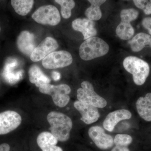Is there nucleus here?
<instances>
[{"instance_id":"f257e3e1","label":"nucleus","mask_w":151,"mask_h":151,"mask_svg":"<svg viewBox=\"0 0 151 151\" xmlns=\"http://www.w3.org/2000/svg\"><path fill=\"white\" fill-rule=\"evenodd\" d=\"M47 120L51 133L58 140L61 142L68 140L73 127L70 118L63 113L52 111L47 115Z\"/></svg>"},{"instance_id":"f03ea898","label":"nucleus","mask_w":151,"mask_h":151,"mask_svg":"<svg viewBox=\"0 0 151 151\" xmlns=\"http://www.w3.org/2000/svg\"><path fill=\"white\" fill-rule=\"evenodd\" d=\"M109 49L108 44L102 39L93 37L81 44L79 49V56L83 60H92L107 54Z\"/></svg>"},{"instance_id":"7ed1b4c3","label":"nucleus","mask_w":151,"mask_h":151,"mask_svg":"<svg viewBox=\"0 0 151 151\" xmlns=\"http://www.w3.org/2000/svg\"><path fill=\"white\" fill-rule=\"evenodd\" d=\"M123 65L127 71L133 75L135 84L139 86L143 85L150 73L148 63L136 56H128L124 59Z\"/></svg>"},{"instance_id":"20e7f679","label":"nucleus","mask_w":151,"mask_h":151,"mask_svg":"<svg viewBox=\"0 0 151 151\" xmlns=\"http://www.w3.org/2000/svg\"><path fill=\"white\" fill-rule=\"evenodd\" d=\"M39 90L41 93L51 96L54 104L60 108L65 107L70 101L71 89L67 84H44L39 87Z\"/></svg>"},{"instance_id":"39448f33","label":"nucleus","mask_w":151,"mask_h":151,"mask_svg":"<svg viewBox=\"0 0 151 151\" xmlns=\"http://www.w3.org/2000/svg\"><path fill=\"white\" fill-rule=\"evenodd\" d=\"M81 88L77 91L78 100L88 103L97 108H104L107 105V102L104 98L98 95L94 91L93 85L88 81L81 83Z\"/></svg>"},{"instance_id":"423d86ee","label":"nucleus","mask_w":151,"mask_h":151,"mask_svg":"<svg viewBox=\"0 0 151 151\" xmlns=\"http://www.w3.org/2000/svg\"><path fill=\"white\" fill-rule=\"evenodd\" d=\"M33 19L40 24L57 25L60 22L61 17L58 10L52 5L42 6L32 14Z\"/></svg>"},{"instance_id":"0eeeda50","label":"nucleus","mask_w":151,"mask_h":151,"mask_svg":"<svg viewBox=\"0 0 151 151\" xmlns=\"http://www.w3.org/2000/svg\"><path fill=\"white\" fill-rule=\"evenodd\" d=\"M73 58L70 52L65 50L54 51L43 58L42 65L47 69L62 68L70 65Z\"/></svg>"},{"instance_id":"6e6552de","label":"nucleus","mask_w":151,"mask_h":151,"mask_svg":"<svg viewBox=\"0 0 151 151\" xmlns=\"http://www.w3.org/2000/svg\"><path fill=\"white\" fill-rule=\"evenodd\" d=\"M21 116L14 111L0 113V135H4L15 130L20 125Z\"/></svg>"},{"instance_id":"1a4fd4ad","label":"nucleus","mask_w":151,"mask_h":151,"mask_svg":"<svg viewBox=\"0 0 151 151\" xmlns=\"http://www.w3.org/2000/svg\"><path fill=\"white\" fill-rule=\"evenodd\" d=\"M88 134L96 146L101 150H108L111 148L114 145L113 137L106 134L103 128L99 126L90 127Z\"/></svg>"},{"instance_id":"9d476101","label":"nucleus","mask_w":151,"mask_h":151,"mask_svg":"<svg viewBox=\"0 0 151 151\" xmlns=\"http://www.w3.org/2000/svg\"><path fill=\"white\" fill-rule=\"evenodd\" d=\"M58 44L53 38L48 37L35 47L30 56L33 62L40 61L58 48Z\"/></svg>"},{"instance_id":"9b49d317","label":"nucleus","mask_w":151,"mask_h":151,"mask_svg":"<svg viewBox=\"0 0 151 151\" xmlns=\"http://www.w3.org/2000/svg\"><path fill=\"white\" fill-rule=\"evenodd\" d=\"M74 108L81 115V120L86 124H90L98 121L100 114L97 107L77 100L73 104Z\"/></svg>"},{"instance_id":"f8f14e48","label":"nucleus","mask_w":151,"mask_h":151,"mask_svg":"<svg viewBox=\"0 0 151 151\" xmlns=\"http://www.w3.org/2000/svg\"><path fill=\"white\" fill-rule=\"evenodd\" d=\"M17 45L22 53L27 56H30L36 47L34 35L28 31H23L17 38Z\"/></svg>"},{"instance_id":"ddd939ff","label":"nucleus","mask_w":151,"mask_h":151,"mask_svg":"<svg viewBox=\"0 0 151 151\" xmlns=\"http://www.w3.org/2000/svg\"><path fill=\"white\" fill-rule=\"evenodd\" d=\"M72 26L75 31L82 34L84 40L97 35V31L95 27V23L88 18L76 19L72 22Z\"/></svg>"},{"instance_id":"4468645a","label":"nucleus","mask_w":151,"mask_h":151,"mask_svg":"<svg viewBox=\"0 0 151 151\" xmlns=\"http://www.w3.org/2000/svg\"><path fill=\"white\" fill-rule=\"evenodd\" d=\"M132 113L126 109L113 111L107 115L103 123V127L109 132H113L119 122L132 118Z\"/></svg>"},{"instance_id":"2eb2a0df","label":"nucleus","mask_w":151,"mask_h":151,"mask_svg":"<svg viewBox=\"0 0 151 151\" xmlns=\"http://www.w3.org/2000/svg\"><path fill=\"white\" fill-rule=\"evenodd\" d=\"M58 140L50 132H44L38 136L37 142L42 151H63L57 146Z\"/></svg>"},{"instance_id":"dca6fc26","label":"nucleus","mask_w":151,"mask_h":151,"mask_svg":"<svg viewBox=\"0 0 151 151\" xmlns=\"http://www.w3.org/2000/svg\"><path fill=\"white\" fill-rule=\"evenodd\" d=\"M136 107L138 114L147 122H151V93L146 94L137 100Z\"/></svg>"},{"instance_id":"f3484780","label":"nucleus","mask_w":151,"mask_h":151,"mask_svg":"<svg viewBox=\"0 0 151 151\" xmlns=\"http://www.w3.org/2000/svg\"><path fill=\"white\" fill-rule=\"evenodd\" d=\"M29 81L35 84L37 87L44 84H50V79L42 72L37 65H34L31 66L29 70Z\"/></svg>"},{"instance_id":"a211bd4d","label":"nucleus","mask_w":151,"mask_h":151,"mask_svg":"<svg viewBox=\"0 0 151 151\" xmlns=\"http://www.w3.org/2000/svg\"><path fill=\"white\" fill-rule=\"evenodd\" d=\"M129 44L132 51L135 52L141 51L147 45L151 48V36L145 33H139L129 41Z\"/></svg>"},{"instance_id":"6ab92c4d","label":"nucleus","mask_w":151,"mask_h":151,"mask_svg":"<svg viewBox=\"0 0 151 151\" xmlns=\"http://www.w3.org/2000/svg\"><path fill=\"white\" fill-rule=\"evenodd\" d=\"M91 6L86 9L85 15L87 18L91 20H99L102 16L100 6L104 4L107 0H87Z\"/></svg>"},{"instance_id":"aec40b11","label":"nucleus","mask_w":151,"mask_h":151,"mask_svg":"<svg viewBox=\"0 0 151 151\" xmlns=\"http://www.w3.org/2000/svg\"><path fill=\"white\" fill-rule=\"evenodd\" d=\"M34 0H11V4L18 14L26 16L32 9Z\"/></svg>"},{"instance_id":"412c9836","label":"nucleus","mask_w":151,"mask_h":151,"mask_svg":"<svg viewBox=\"0 0 151 151\" xmlns=\"http://www.w3.org/2000/svg\"><path fill=\"white\" fill-rule=\"evenodd\" d=\"M116 33L121 39L129 40L134 35V29L130 22L121 21L116 28Z\"/></svg>"},{"instance_id":"4be33fe9","label":"nucleus","mask_w":151,"mask_h":151,"mask_svg":"<svg viewBox=\"0 0 151 151\" xmlns=\"http://www.w3.org/2000/svg\"><path fill=\"white\" fill-rule=\"evenodd\" d=\"M61 6L60 13L63 18L67 19L71 16V11L75 6L74 0H55Z\"/></svg>"},{"instance_id":"5701e85b","label":"nucleus","mask_w":151,"mask_h":151,"mask_svg":"<svg viewBox=\"0 0 151 151\" xmlns=\"http://www.w3.org/2000/svg\"><path fill=\"white\" fill-rule=\"evenodd\" d=\"M139 12L134 9H124L121 11L120 17L122 22H131L137 18Z\"/></svg>"},{"instance_id":"b1692460","label":"nucleus","mask_w":151,"mask_h":151,"mask_svg":"<svg viewBox=\"0 0 151 151\" xmlns=\"http://www.w3.org/2000/svg\"><path fill=\"white\" fill-rule=\"evenodd\" d=\"M133 139L132 137L128 134H118L115 136L114 144L115 145L127 146L128 147L132 144Z\"/></svg>"},{"instance_id":"393cba45","label":"nucleus","mask_w":151,"mask_h":151,"mask_svg":"<svg viewBox=\"0 0 151 151\" xmlns=\"http://www.w3.org/2000/svg\"><path fill=\"white\" fill-rule=\"evenodd\" d=\"M135 5L146 15L151 14V0H133Z\"/></svg>"},{"instance_id":"a878e982","label":"nucleus","mask_w":151,"mask_h":151,"mask_svg":"<svg viewBox=\"0 0 151 151\" xmlns=\"http://www.w3.org/2000/svg\"><path fill=\"white\" fill-rule=\"evenodd\" d=\"M142 24L145 28L147 30L149 33L151 35V17H148L143 19Z\"/></svg>"},{"instance_id":"bb28decb","label":"nucleus","mask_w":151,"mask_h":151,"mask_svg":"<svg viewBox=\"0 0 151 151\" xmlns=\"http://www.w3.org/2000/svg\"><path fill=\"white\" fill-rule=\"evenodd\" d=\"M111 151H130L128 147L120 145H115Z\"/></svg>"},{"instance_id":"cd10ccee","label":"nucleus","mask_w":151,"mask_h":151,"mask_svg":"<svg viewBox=\"0 0 151 151\" xmlns=\"http://www.w3.org/2000/svg\"><path fill=\"white\" fill-rule=\"evenodd\" d=\"M10 147L7 143H3L0 145V151H10Z\"/></svg>"},{"instance_id":"c85d7f7f","label":"nucleus","mask_w":151,"mask_h":151,"mask_svg":"<svg viewBox=\"0 0 151 151\" xmlns=\"http://www.w3.org/2000/svg\"><path fill=\"white\" fill-rule=\"evenodd\" d=\"M52 76L53 80L55 81H58L60 78V73H58V72H56V71H53L52 74Z\"/></svg>"},{"instance_id":"c756f323","label":"nucleus","mask_w":151,"mask_h":151,"mask_svg":"<svg viewBox=\"0 0 151 151\" xmlns=\"http://www.w3.org/2000/svg\"><path fill=\"white\" fill-rule=\"evenodd\" d=\"M1 26H0V32H1Z\"/></svg>"}]
</instances>
